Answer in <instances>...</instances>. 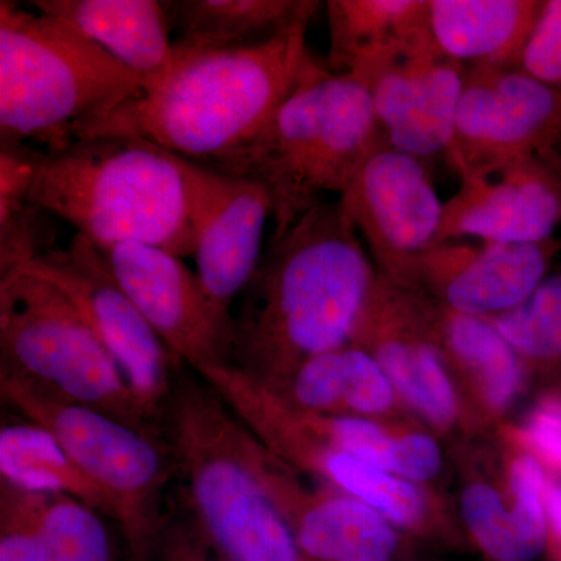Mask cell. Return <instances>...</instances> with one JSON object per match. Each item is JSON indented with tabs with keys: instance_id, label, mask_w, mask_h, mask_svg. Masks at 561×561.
Returning a JSON list of instances; mask_svg holds the SVG:
<instances>
[{
	"instance_id": "cell-24",
	"label": "cell",
	"mask_w": 561,
	"mask_h": 561,
	"mask_svg": "<svg viewBox=\"0 0 561 561\" xmlns=\"http://www.w3.org/2000/svg\"><path fill=\"white\" fill-rule=\"evenodd\" d=\"M421 295L427 332L443 356L474 376L490 408H508L523 381V360L511 343L491 320L451 311L424 290Z\"/></svg>"
},
{
	"instance_id": "cell-32",
	"label": "cell",
	"mask_w": 561,
	"mask_h": 561,
	"mask_svg": "<svg viewBox=\"0 0 561 561\" xmlns=\"http://www.w3.org/2000/svg\"><path fill=\"white\" fill-rule=\"evenodd\" d=\"M154 561H228L197 522L186 516L168 522L164 519L154 546Z\"/></svg>"
},
{
	"instance_id": "cell-15",
	"label": "cell",
	"mask_w": 561,
	"mask_h": 561,
	"mask_svg": "<svg viewBox=\"0 0 561 561\" xmlns=\"http://www.w3.org/2000/svg\"><path fill=\"white\" fill-rule=\"evenodd\" d=\"M540 153L561 154V91L523 69H467L446 153L453 169Z\"/></svg>"
},
{
	"instance_id": "cell-17",
	"label": "cell",
	"mask_w": 561,
	"mask_h": 561,
	"mask_svg": "<svg viewBox=\"0 0 561 561\" xmlns=\"http://www.w3.org/2000/svg\"><path fill=\"white\" fill-rule=\"evenodd\" d=\"M560 250L556 236L534 243H438L424 254L411 284L451 311L493 319L537 290Z\"/></svg>"
},
{
	"instance_id": "cell-19",
	"label": "cell",
	"mask_w": 561,
	"mask_h": 561,
	"mask_svg": "<svg viewBox=\"0 0 561 561\" xmlns=\"http://www.w3.org/2000/svg\"><path fill=\"white\" fill-rule=\"evenodd\" d=\"M545 465L530 453L511 467L512 508L489 483H472L461 494V515L472 540L493 561H535L551 541Z\"/></svg>"
},
{
	"instance_id": "cell-27",
	"label": "cell",
	"mask_w": 561,
	"mask_h": 561,
	"mask_svg": "<svg viewBox=\"0 0 561 561\" xmlns=\"http://www.w3.org/2000/svg\"><path fill=\"white\" fill-rule=\"evenodd\" d=\"M39 153L32 144L2 147L0 153V275L46 251L41 242L47 213L31 202Z\"/></svg>"
},
{
	"instance_id": "cell-10",
	"label": "cell",
	"mask_w": 561,
	"mask_h": 561,
	"mask_svg": "<svg viewBox=\"0 0 561 561\" xmlns=\"http://www.w3.org/2000/svg\"><path fill=\"white\" fill-rule=\"evenodd\" d=\"M94 249L176 359L194 371L210 364L231 365L234 317L217 309L197 272L181 257L144 243Z\"/></svg>"
},
{
	"instance_id": "cell-20",
	"label": "cell",
	"mask_w": 561,
	"mask_h": 561,
	"mask_svg": "<svg viewBox=\"0 0 561 561\" xmlns=\"http://www.w3.org/2000/svg\"><path fill=\"white\" fill-rule=\"evenodd\" d=\"M39 13L68 22L150 87L172 65L171 21L157 0H33Z\"/></svg>"
},
{
	"instance_id": "cell-8",
	"label": "cell",
	"mask_w": 561,
	"mask_h": 561,
	"mask_svg": "<svg viewBox=\"0 0 561 561\" xmlns=\"http://www.w3.org/2000/svg\"><path fill=\"white\" fill-rule=\"evenodd\" d=\"M0 368L161 434L88 321L58 287L21 271L0 276Z\"/></svg>"
},
{
	"instance_id": "cell-3",
	"label": "cell",
	"mask_w": 561,
	"mask_h": 561,
	"mask_svg": "<svg viewBox=\"0 0 561 561\" xmlns=\"http://www.w3.org/2000/svg\"><path fill=\"white\" fill-rule=\"evenodd\" d=\"M386 146L367 88L331 72L311 54L297 87L267 124L242 147L205 165L262 184L272 201V238H278L324 194L341 197L362 165Z\"/></svg>"
},
{
	"instance_id": "cell-13",
	"label": "cell",
	"mask_w": 561,
	"mask_h": 561,
	"mask_svg": "<svg viewBox=\"0 0 561 561\" xmlns=\"http://www.w3.org/2000/svg\"><path fill=\"white\" fill-rule=\"evenodd\" d=\"M460 187L443 203L438 243H534L561 224V154L540 153L460 165Z\"/></svg>"
},
{
	"instance_id": "cell-30",
	"label": "cell",
	"mask_w": 561,
	"mask_h": 561,
	"mask_svg": "<svg viewBox=\"0 0 561 561\" xmlns=\"http://www.w3.org/2000/svg\"><path fill=\"white\" fill-rule=\"evenodd\" d=\"M535 79L561 91V0H545L522 61Z\"/></svg>"
},
{
	"instance_id": "cell-6",
	"label": "cell",
	"mask_w": 561,
	"mask_h": 561,
	"mask_svg": "<svg viewBox=\"0 0 561 561\" xmlns=\"http://www.w3.org/2000/svg\"><path fill=\"white\" fill-rule=\"evenodd\" d=\"M181 370L158 426L192 518L228 561H308L236 448L234 413L205 379Z\"/></svg>"
},
{
	"instance_id": "cell-23",
	"label": "cell",
	"mask_w": 561,
	"mask_h": 561,
	"mask_svg": "<svg viewBox=\"0 0 561 561\" xmlns=\"http://www.w3.org/2000/svg\"><path fill=\"white\" fill-rule=\"evenodd\" d=\"M180 43L198 47H251L309 24L317 0H171L164 2Z\"/></svg>"
},
{
	"instance_id": "cell-28",
	"label": "cell",
	"mask_w": 561,
	"mask_h": 561,
	"mask_svg": "<svg viewBox=\"0 0 561 561\" xmlns=\"http://www.w3.org/2000/svg\"><path fill=\"white\" fill-rule=\"evenodd\" d=\"M316 472L342 493L370 505L394 527L416 529L426 518V497L416 483L373 467L341 449H330Z\"/></svg>"
},
{
	"instance_id": "cell-29",
	"label": "cell",
	"mask_w": 561,
	"mask_h": 561,
	"mask_svg": "<svg viewBox=\"0 0 561 561\" xmlns=\"http://www.w3.org/2000/svg\"><path fill=\"white\" fill-rule=\"evenodd\" d=\"M489 320L523 364L561 365V273L549 275L518 308Z\"/></svg>"
},
{
	"instance_id": "cell-22",
	"label": "cell",
	"mask_w": 561,
	"mask_h": 561,
	"mask_svg": "<svg viewBox=\"0 0 561 561\" xmlns=\"http://www.w3.org/2000/svg\"><path fill=\"white\" fill-rule=\"evenodd\" d=\"M268 387L301 411L364 419L389 411L397 394L375 357L351 343L312 357Z\"/></svg>"
},
{
	"instance_id": "cell-33",
	"label": "cell",
	"mask_w": 561,
	"mask_h": 561,
	"mask_svg": "<svg viewBox=\"0 0 561 561\" xmlns=\"http://www.w3.org/2000/svg\"><path fill=\"white\" fill-rule=\"evenodd\" d=\"M440 468V448L431 435L412 432L394 437L387 468L391 474L419 485L435 478Z\"/></svg>"
},
{
	"instance_id": "cell-7",
	"label": "cell",
	"mask_w": 561,
	"mask_h": 561,
	"mask_svg": "<svg viewBox=\"0 0 561 561\" xmlns=\"http://www.w3.org/2000/svg\"><path fill=\"white\" fill-rule=\"evenodd\" d=\"M0 393L25 419L49 431L73 463L106 494L133 561H154L164 523L162 500L175 474L162 435L65 400L3 368Z\"/></svg>"
},
{
	"instance_id": "cell-16",
	"label": "cell",
	"mask_w": 561,
	"mask_h": 561,
	"mask_svg": "<svg viewBox=\"0 0 561 561\" xmlns=\"http://www.w3.org/2000/svg\"><path fill=\"white\" fill-rule=\"evenodd\" d=\"M232 437L306 560L389 561L397 553V527L381 513L350 494L306 493L239 420Z\"/></svg>"
},
{
	"instance_id": "cell-26",
	"label": "cell",
	"mask_w": 561,
	"mask_h": 561,
	"mask_svg": "<svg viewBox=\"0 0 561 561\" xmlns=\"http://www.w3.org/2000/svg\"><path fill=\"white\" fill-rule=\"evenodd\" d=\"M0 479L22 489L68 494L114 522L106 494L73 463L49 431L32 421L0 430Z\"/></svg>"
},
{
	"instance_id": "cell-14",
	"label": "cell",
	"mask_w": 561,
	"mask_h": 561,
	"mask_svg": "<svg viewBox=\"0 0 561 561\" xmlns=\"http://www.w3.org/2000/svg\"><path fill=\"white\" fill-rule=\"evenodd\" d=\"M179 160L190 197L198 278L217 309L231 316L232 300L247 289L264 254L271 195L256 181Z\"/></svg>"
},
{
	"instance_id": "cell-25",
	"label": "cell",
	"mask_w": 561,
	"mask_h": 561,
	"mask_svg": "<svg viewBox=\"0 0 561 561\" xmlns=\"http://www.w3.org/2000/svg\"><path fill=\"white\" fill-rule=\"evenodd\" d=\"M327 10L328 68L339 76L430 31L427 0H328Z\"/></svg>"
},
{
	"instance_id": "cell-31",
	"label": "cell",
	"mask_w": 561,
	"mask_h": 561,
	"mask_svg": "<svg viewBox=\"0 0 561 561\" xmlns=\"http://www.w3.org/2000/svg\"><path fill=\"white\" fill-rule=\"evenodd\" d=\"M519 437L545 468L561 471V393H548L537 401L524 421Z\"/></svg>"
},
{
	"instance_id": "cell-2",
	"label": "cell",
	"mask_w": 561,
	"mask_h": 561,
	"mask_svg": "<svg viewBox=\"0 0 561 561\" xmlns=\"http://www.w3.org/2000/svg\"><path fill=\"white\" fill-rule=\"evenodd\" d=\"M309 24L251 47L173 43L160 81L92 122L79 139L130 136L208 164L249 142L297 87Z\"/></svg>"
},
{
	"instance_id": "cell-9",
	"label": "cell",
	"mask_w": 561,
	"mask_h": 561,
	"mask_svg": "<svg viewBox=\"0 0 561 561\" xmlns=\"http://www.w3.org/2000/svg\"><path fill=\"white\" fill-rule=\"evenodd\" d=\"M16 271L47 280L72 301L119 365L144 411L160 424L175 376L186 365L173 356L114 283L94 245L76 234L68 249L44 251Z\"/></svg>"
},
{
	"instance_id": "cell-5",
	"label": "cell",
	"mask_w": 561,
	"mask_h": 561,
	"mask_svg": "<svg viewBox=\"0 0 561 561\" xmlns=\"http://www.w3.org/2000/svg\"><path fill=\"white\" fill-rule=\"evenodd\" d=\"M142 80L68 22L0 2L2 147L66 149Z\"/></svg>"
},
{
	"instance_id": "cell-12",
	"label": "cell",
	"mask_w": 561,
	"mask_h": 561,
	"mask_svg": "<svg viewBox=\"0 0 561 561\" xmlns=\"http://www.w3.org/2000/svg\"><path fill=\"white\" fill-rule=\"evenodd\" d=\"M465 73L430 28L360 62L348 76L367 88L389 146L426 160L451 149Z\"/></svg>"
},
{
	"instance_id": "cell-21",
	"label": "cell",
	"mask_w": 561,
	"mask_h": 561,
	"mask_svg": "<svg viewBox=\"0 0 561 561\" xmlns=\"http://www.w3.org/2000/svg\"><path fill=\"white\" fill-rule=\"evenodd\" d=\"M432 38L465 68L522 69L545 0H427Z\"/></svg>"
},
{
	"instance_id": "cell-4",
	"label": "cell",
	"mask_w": 561,
	"mask_h": 561,
	"mask_svg": "<svg viewBox=\"0 0 561 561\" xmlns=\"http://www.w3.org/2000/svg\"><path fill=\"white\" fill-rule=\"evenodd\" d=\"M31 202L95 247L144 243L194 256L179 157L150 140L102 136L41 150Z\"/></svg>"
},
{
	"instance_id": "cell-34",
	"label": "cell",
	"mask_w": 561,
	"mask_h": 561,
	"mask_svg": "<svg viewBox=\"0 0 561 561\" xmlns=\"http://www.w3.org/2000/svg\"><path fill=\"white\" fill-rule=\"evenodd\" d=\"M546 513L551 540L561 549V482H549L546 491Z\"/></svg>"
},
{
	"instance_id": "cell-1",
	"label": "cell",
	"mask_w": 561,
	"mask_h": 561,
	"mask_svg": "<svg viewBox=\"0 0 561 561\" xmlns=\"http://www.w3.org/2000/svg\"><path fill=\"white\" fill-rule=\"evenodd\" d=\"M376 276L341 203L320 202L262 254L234 317L232 367L278 386L350 345Z\"/></svg>"
},
{
	"instance_id": "cell-18",
	"label": "cell",
	"mask_w": 561,
	"mask_h": 561,
	"mask_svg": "<svg viewBox=\"0 0 561 561\" xmlns=\"http://www.w3.org/2000/svg\"><path fill=\"white\" fill-rule=\"evenodd\" d=\"M0 561H113V542L76 497L0 479Z\"/></svg>"
},
{
	"instance_id": "cell-11",
	"label": "cell",
	"mask_w": 561,
	"mask_h": 561,
	"mask_svg": "<svg viewBox=\"0 0 561 561\" xmlns=\"http://www.w3.org/2000/svg\"><path fill=\"white\" fill-rule=\"evenodd\" d=\"M339 203L367 243L376 271L412 283L424 254L437 245L443 219V203L423 160L382 147Z\"/></svg>"
}]
</instances>
